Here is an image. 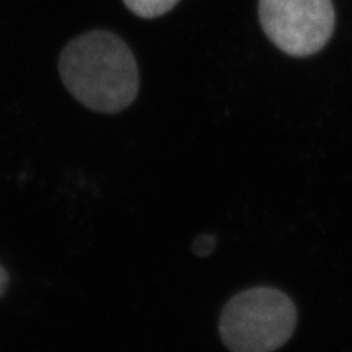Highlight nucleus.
Segmentation results:
<instances>
[{"label":"nucleus","mask_w":352,"mask_h":352,"mask_svg":"<svg viewBox=\"0 0 352 352\" xmlns=\"http://www.w3.org/2000/svg\"><path fill=\"white\" fill-rule=\"evenodd\" d=\"M60 78L76 100L98 113L113 115L138 96L134 53L113 32L94 30L71 40L59 58Z\"/></svg>","instance_id":"obj_1"},{"label":"nucleus","mask_w":352,"mask_h":352,"mask_svg":"<svg viewBox=\"0 0 352 352\" xmlns=\"http://www.w3.org/2000/svg\"><path fill=\"white\" fill-rule=\"evenodd\" d=\"M296 308L288 295L269 286L242 291L225 305L219 333L230 352H274L292 338Z\"/></svg>","instance_id":"obj_2"},{"label":"nucleus","mask_w":352,"mask_h":352,"mask_svg":"<svg viewBox=\"0 0 352 352\" xmlns=\"http://www.w3.org/2000/svg\"><path fill=\"white\" fill-rule=\"evenodd\" d=\"M258 18L267 38L294 58L323 50L336 22L332 0H260Z\"/></svg>","instance_id":"obj_3"},{"label":"nucleus","mask_w":352,"mask_h":352,"mask_svg":"<svg viewBox=\"0 0 352 352\" xmlns=\"http://www.w3.org/2000/svg\"><path fill=\"white\" fill-rule=\"evenodd\" d=\"M179 2L181 0H124L129 12L144 19L159 18L168 14Z\"/></svg>","instance_id":"obj_4"},{"label":"nucleus","mask_w":352,"mask_h":352,"mask_svg":"<svg viewBox=\"0 0 352 352\" xmlns=\"http://www.w3.org/2000/svg\"><path fill=\"white\" fill-rule=\"evenodd\" d=\"M216 247L214 235H201L192 242V252L197 257L210 256Z\"/></svg>","instance_id":"obj_5"},{"label":"nucleus","mask_w":352,"mask_h":352,"mask_svg":"<svg viewBox=\"0 0 352 352\" xmlns=\"http://www.w3.org/2000/svg\"><path fill=\"white\" fill-rule=\"evenodd\" d=\"M8 285H9L8 273H6V270L2 266H0V298H2V296H3V294H5L6 288H8Z\"/></svg>","instance_id":"obj_6"}]
</instances>
